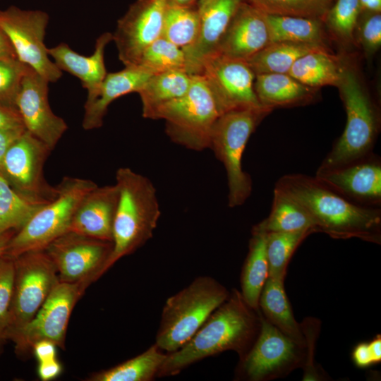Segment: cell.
I'll return each mask as SVG.
<instances>
[{
	"instance_id": "cell-1",
	"label": "cell",
	"mask_w": 381,
	"mask_h": 381,
	"mask_svg": "<svg viewBox=\"0 0 381 381\" xmlns=\"http://www.w3.org/2000/svg\"><path fill=\"white\" fill-rule=\"evenodd\" d=\"M260 327L259 309L251 308L241 292L233 289L188 342L167 354L157 376L174 375L194 363L226 351L236 352L241 359L253 346Z\"/></svg>"
},
{
	"instance_id": "cell-2",
	"label": "cell",
	"mask_w": 381,
	"mask_h": 381,
	"mask_svg": "<svg viewBox=\"0 0 381 381\" xmlns=\"http://www.w3.org/2000/svg\"><path fill=\"white\" fill-rule=\"evenodd\" d=\"M277 188L300 204L313 219L317 232L332 238H357L380 244L381 211L357 205L332 190L315 177L301 174L280 178Z\"/></svg>"
},
{
	"instance_id": "cell-3",
	"label": "cell",
	"mask_w": 381,
	"mask_h": 381,
	"mask_svg": "<svg viewBox=\"0 0 381 381\" xmlns=\"http://www.w3.org/2000/svg\"><path fill=\"white\" fill-rule=\"evenodd\" d=\"M115 183L119 197L113 224L112 249L101 276L152 237L161 215L157 190L147 177L121 167L116 171Z\"/></svg>"
},
{
	"instance_id": "cell-4",
	"label": "cell",
	"mask_w": 381,
	"mask_h": 381,
	"mask_svg": "<svg viewBox=\"0 0 381 381\" xmlns=\"http://www.w3.org/2000/svg\"><path fill=\"white\" fill-rule=\"evenodd\" d=\"M229 294L225 286L212 277L195 278L166 301L155 344L169 353L180 349L227 299Z\"/></svg>"
},
{
	"instance_id": "cell-5",
	"label": "cell",
	"mask_w": 381,
	"mask_h": 381,
	"mask_svg": "<svg viewBox=\"0 0 381 381\" xmlns=\"http://www.w3.org/2000/svg\"><path fill=\"white\" fill-rule=\"evenodd\" d=\"M337 87L345 107L346 123L320 169L340 167L369 156L378 133V112L355 71L344 66Z\"/></svg>"
},
{
	"instance_id": "cell-6",
	"label": "cell",
	"mask_w": 381,
	"mask_h": 381,
	"mask_svg": "<svg viewBox=\"0 0 381 381\" xmlns=\"http://www.w3.org/2000/svg\"><path fill=\"white\" fill-rule=\"evenodd\" d=\"M272 110L262 105L231 110L213 126L209 148L225 168L230 207L243 205L250 195L252 181L243 169V155L251 134Z\"/></svg>"
},
{
	"instance_id": "cell-7",
	"label": "cell",
	"mask_w": 381,
	"mask_h": 381,
	"mask_svg": "<svg viewBox=\"0 0 381 381\" xmlns=\"http://www.w3.org/2000/svg\"><path fill=\"white\" fill-rule=\"evenodd\" d=\"M213 95L200 75L183 95L157 107L150 119L165 121V132L174 143L193 151L210 147L213 126L221 115Z\"/></svg>"
},
{
	"instance_id": "cell-8",
	"label": "cell",
	"mask_w": 381,
	"mask_h": 381,
	"mask_svg": "<svg viewBox=\"0 0 381 381\" xmlns=\"http://www.w3.org/2000/svg\"><path fill=\"white\" fill-rule=\"evenodd\" d=\"M97 185L90 179L65 177L56 186V194L42 205L9 241L4 255L13 258L30 250H44L68 231L82 198Z\"/></svg>"
},
{
	"instance_id": "cell-9",
	"label": "cell",
	"mask_w": 381,
	"mask_h": 381,
	"mask_svg": "<svg viewBox=\"0 0 381 381\" xmlns=\"http://www.w3.org/2000/svg\"><path fill=\"white\" fill-rule=\"evenodd\" d=\"M260 330L248 352L240 359L237 377L249 381L284 378L303 368L306 349L271 324L262 314Z\"/></svg>"
},
{
	"instance_id": "cell-10",
	"label": "cell",
	"mask_w": 381,
	"mask_h": 381,
	"mask_svg": "<svg viewBox=\"0 0 381 381\" xmlns=\"http://www.w3.org/2000/svg\"><path fill=\"white\" fill-rule=\"evenodd\" d=\"M13 259V291L7 332L28 324L59 282L56 267L44 250L27 251Z\"/></svg>"
},
{
	"instance_id": "cell-11",
	"label": "cell",
	"mask_w": 381,
	"mask_h": 381,
	"mask_svg": "<svg viewBox=\"0 0 381 381\" xmlns=\"http://www.w3.org/2000/svg\"><path fill=\"white\" fill-rule=\"evenodd\" d=\"M90 284L60 282L50 292L33 318L20 329L7 332L15 351L25 356L35 342L47 339L65 348L66 329L72 310Z\"/></svg>"
},
{
	"instance_id": "cell-12",
	"label": "cell",
	"mask_w": 381,
	"mask_h": 381,
	"mask_svg": "<svg viewBox=\"0 0 381 381\" xmlns=\"http://www.w3.org/2000/svg\"><path fill=\"white\" fill-rule=\"evenodd\" d=\"M48 22V14L42 11H25L15 6L0 11V29L17 59L49 83H55L62 71L50 60L44 42Z\"/></svg>"
},
{
	"instance_id": "cell-13",
	"label": "cell",
	"mask_w": 381,
	"mask_h": 381,
	"mask_svg": "<svg viewBox=\"0 0 381 381\" xmlns=\"http://www.w3.org/2000/svg\"><path fill=\"white\" fill-rule=\"evenodd\" d=\"M51 151L25 130L6 151L0 174L23 198L35 203H46L56 191L44 176V165Z\"/></svg>"
},
{
	"instance_id": "cell-14",
	"label": "cell",
	"mask_w": 381,
	"mask_h": 381,
	"mask_svg": "<svg viewBox=\"0 0 381 381\" xmlns=\"http://www.w3.org/2000/svg\"><path fill=\"white\" fill-rule=\"evenodd\" d=\"M112 249V242L67 231L44 250L56 267L60 282H87L101 277Z\"/></svg>"
},
{
	"instance_id": "cell-15",
	"label": "cell",
	"mask_w": 381,
	"mask_h": 381,
	"mask_svg": "<svg viewBox=\"0 0 381 381\" xmlns=\"http://www.w3.org/2000/svg\"><path fill=\"white\" fill-rule=\"evenodd\" d=\"M199 75L205 80L222 114L261 106L254 90L255 74L246 61L215 54L204 61Z\"/></svg>"
},
{
	"instance_id": "cell-16",
	"label": "cell",
	"mask_w": 381,
	"mask_h": 381,
	"mask_svg": "<svg viewBox=\"0 0 381 381\" xmlns=\"http://www.w3.org/2000/svg\"><path fill=\"white\" fill-rule=\"evenodd\" d=\"M167 0H136L117 22L113 34L125 66H137L144 50L162 37Z\"/></svg>"
},
{
	"instance_id": "cell-17",
	"label": "cell",
	"mask_w": 381,
	"mask_h": 381,
	"mask_svg": "<svg viewBox=\"0 0 381 381\" xmlns=\"http://www.w3.org/2000/svg\"><path fill=\"white\" fill-rule=\"evenodd\" d=\"M48 84L47 80L29 66L22 80L15 106L25 130L53 150L68 126L50 107Z\"/></svg>"
},
{
	"instance_id": "cell-18",
	"label": "cell",
	"mask_w": 381,
	"mask_h": 381,
	"mask_svg": "<svg viewBox=\"0 0 381 381\" xmlns=\"http://www.w3.org/2000/svg\"><path fill=\"white\" fill-rule=\"evenodd\" d=\"M315 178L357 205L377 207L381 202V164L373 154L340 167L318 168Z\"/></svg>"
},
{
	"instance_id": "cell-19",
	"label": "cell",
	"mask_w": 381,
	"mask_h": 381,
	"mask_svg": "<svg viewBox=\"0 0 381 381\" xmlns=\"http://www.w3.org/2000/svg\"><path fill=\"white\" fill-rule=\"evenodd\" d=\"M247 0H198L200 31L195 43L183 49L186 71L199 75L204 61L215 54L231 20L241 4Z\"/></svg>"
},
{
	"instance_id": "cell-20",
	"label": "cell",
	"mask_w": 381,
	"mask_h": 381,
	"mask_svg": "<svg viewBox=\"0 0 381 381\" xmlns=\"http://www.w3.org/2000/svg\"><path fill=\"white\" fill-rule=\"evenodd\" d=\"M270 43L265 14L246 1L231 20L216 54L246 61Z\"/></svg>"
},
{
	"instance_id": "cell-21",
	"label": "cell",
	"mask_w": 381,
	"mask_h": 381,
	"mask_svg": "<svg viewBox=\"0 0 381 381\" xmlns=\"http://www.w3.org/2000/svg\"><path fill=\"white\" fill-rule=\"evenodd\" d=\"M119 197L116 183L101 187L97 186L80 201L68 231L112 242L113 224Z\"/></svg>"
},
{
	"instance_id": "cell-22",
	"label": "cell",
	"mask_w": 381,
	"mask_h": 381,
	"mask_svg": "<svg viewBox=\"0 0 381 381\" xmlns=\"http://www.w3.org/2000/svg\"><path fill=\"white\" fill-rule=\"evenodd\" d=\"M113 40V34L104 32L96 40L95 51L89 56H83L71 49L66 43L47 49L56 66L78 78L87 90L86 102L96 96L107 73L104 64V50Z\"/></svg>"
},
{
	"instance_id": "cell-23",
	"label": "cell",
	"mask_w": 381,
	"mask_h": 381,
	"mask_svg": "<svg viewBox=\"0 0 381 381\" xmlns=\"http://www.w3.org/2000/svg\"><path fill=\"white\" fill-rule=\"evenodd\" d=\"M151 75L137 66H125L119 71L107 73L94 99L85 102L83 128H100L109 104L121 96L138 93Z\"/></svg>"
},
{
	"instance_id": "cell-24",
	"label": "cell",
	"mask_w": 381,
	"mask_h": 381,
	"mask_svg": "<svg viewBox=\"0 0 381 381\" xmlns=\"http://www.w3.org/2000/svg\"><path fill=\"white\" fill-rule=\"evenodd\" d=\"M254 90L260 104L273 109L307 104L317 92V89L302 84L288 73L257 74Z\"/></svg>"
},
{
	"instance_id": "cell-25",
	"label": "cell",
	"mask_w": 381,
	"mask_h": 381,
	"mask_svg": "<svg viewBox=\"0 0 381 381\" xmlns=\"http://www.w3.org/2000/svg\"><path fill=\"white\" fill-rule=\"evenodd\" d=\"M259 309L271 324L306 348L301 325L295 319L284 289V280L268 277L260 296Z\"/></svg>"
},
{
	"instance_id": "cell-26",
	"label": "cell",
	"mask_w": 381,
	"mask_h": 381,
	"mask_svg": "<svg viewBox=\"0 0 381 381\" xmlns=\"http://www.w3.org/2000/svg\"><path fill=\"white\" fill-rule=\"evenodd\" d=\"M344 68L339 59L325 47L300 57L288 74L312 88L327 85L338 87Z\"/></svg>"
},
{
	"instance_id": "cell-27",
	"label": "cell",
	"mask_w": 381,
	"mask_h": 381,
	"mask_svg": "<svg viewBox=\"0 0 381 381\" xmlns=\"http://www.w3.org/2000/svg\"><path fill=\"white\" fill-rule=\"evenodd\" d=\"M266 235L267 233L253 227L241 274L240 292L246 302L256 310L259 309L260 296L269 276Z\"/></svg>"
},
{
	"instance_id": "cell-28",
	"label": "cell",
	"mask_w": 381,
	"mask_h": 381,
	"mask_svg": "<svg viewBox=\"0 0 381 381\" xmlns=\"http://www.w3.org/2000/svg\"><path fill=\"white\" fill-rule=\"evenodd\" d=\"M193 75L184 70H173L152 75L138 92L145 119L159 105L178 98L189 90Z\"/></svg>"
},
{
	"instance_id": "cell-29",
	"label": "cell",
	"mask_w": 381,
	"mask_h": 381,
	"mask_svg": "<svg viewBox=\"0 0 381 381\" xmlns=\"http://www.w3.org/2000/svg\"><path fill=\"white\" fill-rule=\"evenodd\" d=\"M265 233L296 232L310 230L317 232L314 222L306 210L282 190L274 188L269 216L253 226Z\"/></svg>"
},
{
	"instance_id": "cell-30",
	"label": "cell",
	"mask_w": 381,
	"mask_h": 381,
	"mask_svg": "<svg viewBox=\"0 0 381 381\" xmlns=\"http://www.w3.org/2000/svg\"><path fill=\"white\" fill-rule=\"evenodd\" d=\"M325 47L319 44L271 42L246 61L255 75L288 73L300 57Z\"/></svg>"
},
{
	"instance_id": "cell-31",
	"label": "cell",
	"mask_w": 381,
	"mask_h": 381,
	"mask_svg": "<svg viewBox=\"0 0 381 381\" xmlns=\"http://www.w3.org/2000/svg\"><path fill=\"white\" fill-rule=\"evenodd\" d=\"M271 42L324 45L320 19L265 14Z\"/></svg>"
},
{
	"instance_id": "cell-32",
	"label": "cell",
	"mask_w": 381,
	"mask_h": 381,
	"mask_svg": "<svg viewBox=\"0 0 381 381\" xmlns=\"http://www.w3.org/2000/svg\"><path fill=\"white\" fill-rule=\"evenodd\" d=\"M167 358L155 344L113 368L92 374L91 381H149L158 375Z\"/></svg>"
},
{
	"instance_id": "cell-33",
	"label": "cell",
	"mask_w": 381,
	"mask_h": 381,
	"mask_svg": "<svg viewBox=\"0 0 381 381\" xmlns=\"http://www.w3.org/2000/svg\"><path fill=\"white\" fill-rule=\"evenodd\" d=\"M200 31V16L197 6L182 7L167 2L164 12L162 37L185 49L193 45Z\"/></svg>"
},
{
	"instance_id": "cell-34",
	"label": "cell",
	"mask_w": 381,
	"mask_h": 381,
	"mask_svg": "<svg viewBox=\"0 0 381 381\" xmlns=\"http://www.w3.org/2000/svg\"><path fill=\"white\" fill-rule=\"evenodd\" d=\"M313 231L270 232L266 235L269 277L284 280L289 261L298 246Z\"/></svg>"
},
{
	"instance_id": "cell-35",
	"label": "cell",
	"mask_w": 381,
	"mask_h": 381,
	"mask_svg": "<svg viewBox=\"0 0 381 381\" xmlns=\"http://www.w3.org/2000/svg\"><path fill=\"white\" fill-rule=\"evenodd\" d=\"M44 204L21 196L0 174V234L11 230L18 231Z\"/></svg>"
},
{
	"instance_id": "cell-36",
	"label": "cell",
	"mask_w": 381,
	"mask_h": 381,
	"mask_svg": "<svg viewBox=\"0 0 381 381\" xmlns=\"http://www.w3.org/2000/svg\"><path fill=\"white\" fill-rule=\"evenodd\" d=\"M137 66L151 75L173 70L186 71L185 54L182 48L160 37L144 50Z\"/></svg>"
},
{
	"instance_id": "cell-37",
	"label": "cell",
	"mask_w": 381,
	"mask_h": 381,
	"mask_svg": "<svg viewBox=\"0 0 381 381\" xmlns=\"http://www.w3.org/2000/svg\"><path fill=\"white\" fill-rule=\"evenodd\" d=\"M332 0H247L265 14L324 19Z\"/></svg>"
},
{
	"instance_id": "cell-38",
	"label": "cell",
	"mask_w": 381,
	"mask_h": 381,
	"mask_svg": "<svg viewBox=\"0 0 381 381\" xmlns=\"http://www.w3.org/2000/svg\"><path fill=\"white\" fill-rule=\"evenodd\" d=\"M362 11L358 0H337L324 19L331 31L339 39L351 42L354 38Z\"/></svg>"
},
{
	"instance_id": "cell-39",
	"label": "cell",
	"mask_w": 381,
	"mask_h": 381,
	"mask_svg": "<svg viewBox=\"0 0 381 381\" xmlns=\"http://www.w3.org/2000/svg\"><path fill=\"white\" fill-rule=\"evenodd\" d=\"M29 66L17 58L0 59V102L16 109L15 101ZM17 110V109H16Z\"/></svg>"
},
{
	"instance_id": "cell-40",
	"label": "cell",
	"mask_w": 381,
	"mask_h": 381,
	"mask_svg": "<svg viewBox=\"0 0 381 381\" xmlns=\"http://www.w3.org/2000/svg\"><path fill=\"white\" fill-rule=\"evenodd\" d=\"M321 322L314 318H306L301 323L305 337L306 360L303 368V380L320 381L328 380V375L323 369L315 362L314 353L318 337L320 331Z\"/></svg>"
},
{
	"instance_id": "cell-41",
	"label": "cell",
	"mask_w": 381,
	"mask_h": 381,
	"mask_svg": "<svg viewBox=\"0 0 381 381\" xmlns=\"http://www.w3.org/2000/svg\"><path fill=\"white\" fill-rule=\"evenodd\" d=\"M14 283V259L6 255L0 258V327L9 323V308Z\"/></svg>"
},
{
	"instance_id": "cell-42",
	"label": "cell",
	"mask_w": 381,
	"mask_h": 381,
	"mask_svg": "<svg viewBox=\"0 0 381 381\" xmlns=\"http://www.w3.org/2000/svg\"><path fill=\"white\" fill-rule=\"evenodd\" d=\"M369 13L358 28V39L365 53L373 54L381 45V14Z\"/></svg>"
},
{
	"instance_id": "cell-43",
	"label": "cell",
	"mask_w": 381,
	"mask_h": 381,
	"mask_svg": "<svg viewBox=\"0 0 381 381\" xmlns=\"http://www.w3.org/2000/svg\"><path fill=\"white\" fill-rule=\"evenodd\" d=\"M25 131L24 127L0 128V165L8 149Z\"/></svg>"
},
{
	"instance_id": "cell-44",
	"label": "cell",
	"mask_w": 381,
	"mask_h": 381,
	"mask_svg": "<svg viewBox=\"0 0 381 381\" xmlns=\"http://www.w3.org/2000/svg\"><path fill=\"white\" fill-rule=\"evenodd\" d=\"M56 345L47 339H42L35 342L32 346V352L38 362L49 361L56 358Z\"/></svg>"
},
{
	"instance_id": "cell-45",
	"label": "cell",
	"mask_w": 381,
	"mask_h": 381,
	"mask_svg": "<svg viewBox=\"0 0 381 381\" xmlns=\"http://www.w3.org/2000/svg\"><path fill=\"white\" fill-rule=\"evenodd\" d=\"M18 127H24L18 111L0 102V128Z\"/></svg>"
},
{
	"instance_id": "cell-46",
	"label": "cell",
	"mask_w": 381,
	"mask_h": 381,
	"mask_svg": "<svg viewBox=\"0 0 381 381\" xmlns=\"http://www.w3.org/2000/svg\"><path fill=\"white\" fill-rule=\"evenodd\" d=\"M351 357L358 368H368L375 364L368 343L358 344L352 351Z\"/></svg>"
},
{
	"instance_id": "cell-47",
	"label": "cell",
	"mask_w": 381,
	"mask_h": 381,
	"mask_svg": "<svg viewBox=\"0 0 381 381\" xmlns=\"http://www.w3.org/2000/svg\"><path fill=\"white\" fill-rule=\"evenodd\" d=\"M62 371L61 363L55 359L39 362L38 375L43 381H49L57 377Z\"/></svg>"
},
{
	"instance_id": "cell-48",
	"label": "cell",
	"mask_w": 381,
	"mask_h": 381,
	"mask_svg": "<svg viewBox=\"0 0 381 381\" xmlns=\"http://www.w3.org/2000/svg\"><path fill=\"white\" fill-rule=\"evenodd\" d=\"M17 58L6 35L0 29V59Z\"/></svg>"
},
{
	"instance_id": "cell-49",
	"label": "cell",
	"mask_w": 381,
	"mask_h": 381,
	"mask_svg": "<svg viewBox=\"0 0 381 381\" xmlns=\"http://www.w3.org/2000/svg\"><path fill=\"white\" fill-rule=\"evenodd\" d=\"M375 364L381 361V335L377 334L368 343Z\"/></svg>"
},
{
	"instance_id": "cell-50",
	"label": "cell",
	"mask_w": 381,
	"mask_h": 381,
	"mask_svg": "<svg viewBox=\"0 0 381 381\" xmlns=\"http://www.w3.org/2000/svg\"><path fill=\"white\" fill-rule=\"evenodd\" d=\"M362 11L368 13H380L381 0H358Z\"/></svg>"
},
{
	"instance_id": "cell-51",
	"label": "cell",
	"mask_w": 381,
	"mask_h": 381,
	"mask_svg": "<svg viewBox=\"0 0 381 381\" xmlns=\"http://www.w3.org/2000/svg\"><path fill=\"white\" fill-rule=\"evenodd\" d=\"M16 232L11 230L0 234V258L4 254L9 241Z\"/></svg>"
},
{
	"instance_id": "cell-52",
	"label": "cell",
	"mask_w": 381,
	"mask_h": 381,
	"mask_svg": "<svg viewBox=\"0 0 381 381\" xmlns=\"http://www.w3.org/2000/svg\"><path fill=\"white\" fill-rule=\"evenodd\" d=\"M170 4L182 7H195L197 6L198 0H167Z\"/></svg>"
},
{
	"instance_id": "cell-53",
	"label": "cell",
	"mask_w": 381,
	"mask_h": 381,
	"mask_svg": "<svg viewBox=\"0 0 381 381\" xmlns=\"http://www.w3.org/2000/svg\"><path fill=\"white\" fill-rule=\"evenodd\" d=\"M8 340L6 328L0 327V353L3 351L5 344Z\"/></svg>"
}]
</instances>
